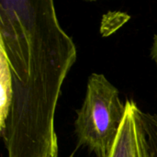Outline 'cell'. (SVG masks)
<instances>
[{
	"instance_id": "2",
	"label": "cell",
	"mask_w": 157,
	"mask_h": 157,
	"mask_svg": "<svg viewBox=\"0 0 157 157\" xmlns=\"http://www.w3.org/2000/svg\"><path fill=\"white\" fill-rule=\"evenodd\" d=\"M125 113L126 104L121 102L118 88L103 74H91L74 124L77 145L103 156L113 145Z\"/></svg>"
},
{
	"instance_id": "5",
	"label": "cell",
	"mask_w": 157,
	"mask_h": 157,
	"mask_svg": "<svg viewBox=\"0 0 157 157\" xmlns=\"http://www.w3.org/2000/svg\"><path fill=\"white\" fill-rule=\"evenodd\" d=\"M150 55H151L152 60L155 62V63L157 67V32L156 34L154 36V39H153V44H152V47H151Z\"/></svg>"
},
{
	"instance_id": "6",
	"label": "cell",
	"mask_w": 157,
	"mask_h": 157,
	"mask_svg": "<svg viewBox=\"0 0 157 157\" xmlns=\"http://www.w3.org/2000/svg\"><path fill=\"white\" fill-rule=\"evenodd\" d=\"M74 156V155H71V156H69V157H73Z\"/></svg>"
},
{
	"instance_id": "3",
	"label": "cell",
	"mask_w": 157,
	"mask_h": 157,
	"mask_svg": "<svg viewBox=\"0 0 157 157\" xmlns=\"http://www.w3.org/2000/svg\"><path fill=\"white\" fill-rule=\"evenodd\" d=\"M126 113L111 148L101 157H148L140 109L133 99H127Z\"/></svg>"
},
{
	"instance_id": "4",
	"label": "cell",
	"mask_w": 157,
	"mask_h": 157,
	"mask_svg": "<svg viewBox=\"0 0 157 157\" xmlns=\"http://www.w3.org/2000/svg\"><path fill=\"white\" fill-rule=\"evenodd\" d=\"M140 121L144 132L148 157H157V115L140 109Z\"/></svg>"
},
{
	"instance_id": "1",
	"label": "cell",
	"mask_w": 157,
	"mask_h": 157,
	"mask_svg": "<svg viewBox=\"0 0 157 157\" xmlns=\"http://www.w3.org/2000/svg\"><path fill=\"white\" fill-rule=\"evenodd\" d=\"M1 121L7 157H59L54 117L77 57L52 0L0 2Z\"/></svg>"
}]
</instances>
